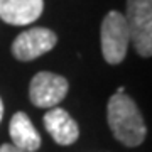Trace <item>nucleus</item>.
<instances>
[{"mask_svg": "<svg viewBox=\"0 0 152 152\" xmlns=\"http://www.w3.org/2000/svg\"><path fill=\"white\" fill-rule=\"evenodd\" d=\"M2 117H4V103H2V98H0V122H2Z\"/></svg>", "mask_w": 152, "mask_h": 152, "instance_id": "obj_10", "label": "nucleus"}, {"mask_svg": "<svg viewBox=\"0 0 152 152\" xmlns=\"http://www.w3.org/2000/svg\"><path fill=\"white\" fill-rule=\"evenodd\" d=\"M44 0H0V19L10 26H29L41 17Z\"/></svg>", "mask_w": 152, "mask_h": 152, "instance_id": "obj_7", "label": "nucleus"}, {"mask_svg": "<svg viewBox=\"0 0 152 152\" xmlns=\"http://www.w3.org/2000/svg\"><path fill=\"white\" fill-rule=\"evenodd\" d=\"M100 41H102L103 59L108 64H120L125 59L130 44V32L122 12L110 10L103 17L100 29Z\"/></svg>", "mask_w": 152, "mask_h": 152, "instance_id": "obj_2", "label": "nucleus"}, {"mask_svg": "<svg viewBox=\"0 0 152 152\" xmlns=\"http://www.w3.org/2000/svg\"><path fill=\"white\" fill-rule=\"evenodd\" d=\"M42 120L48 134L54 139L56 144L71 145L78 140L80 127L76 124V120H73V117L64 108H59V107L49 108Z\"/></svg>", "mask_w": 152, "mask_h": 152, "instance_id": "obj_6", "label": "nucleus"}, {"mask_svg": "<svg viewBox=\"0 0 152 152\" xmlns=\"http://www.w3.org/2000/svg\"><path fill=\"white\" fill-rule=\"evenodd\" d=\"M68 95V80L64 76L41 71L34 75L29 86V98L37 108H54Z\"/></svg>", "mask_w": 152, "mask_h": 152, "instance_id": "obj_4", "label": "nucleus"}, {"mask_svg": "<svg viewBox=\"0 0 152 152\" xmlns=\"http://www.w3.org/2000/svg\"><path fill=\"white\" fill-rule=\"evenodd\" d=\"M9 134L12 139V145H15L24 152H36L41 147V135L32 125L29 115L24 112H17L12 115L9 124Z\"/></svg>", "mask_w": 152, "mask_h": 152, "instance_id": "obj_8", "label": "nucleus"}, {"mask_svg": "<svg viewBox=\"0 0 152 152\" xmlns=\"http://www.w3.org/2000/svg\"><path fill=\"white\" fill-rule=\"evenodd\" d=\"M130 41L142 58L152 54V0H127V10L124 14Z\"/></svg>", "mask_w": 152, "mask_h": 152, "instance_id": "obj_3", "label": "nucleus"}, {"mask_svg": "<svg viewBox=\"0 0 152 152\" xmlns=\"http://www.w3.org/2000/svg\"><path fill=\"white\" fill-rule=\"evenodd\" d=\"M107 118L113 137L125 147H137L144 142L147 134L144 117L135 102L125 93H115L108 100Z\"/></svg>", "mask_w": 152, "mask_h": 152, "instance_id": "obj_1", "label": "nucleus"}, {"mask_svg": "<svg viewBox=\"0 0 152 152\" xmlns=\"http://www.w3.org/2000/svg\"><path fill=\"white\" fill-rule=\"evenodd\" d=\"M58 42L56 36L51 29L32 27L20 32L12 42V54L19 61H32L39 56L49 53Z\"/></svg>", "mask_w": 152, "mask_h": 152, "instance_id": "obj_5", "label": "nucleus"}, {"mask_svg": "<svg viewBox=\"0 0 152 152\" xmlns=\"http://www.w3.org/2000/svg\"><path fill=\"white\" fill-rule=\"evenodd\" d=\"M0 152H24V151L17 149V147L12 145V144H2V145H0Z\"/></svg>", "mask_w": 152, "mask_h": 152, "instance_id": "obj_9", "label": "nucleus"}]
</instances>
